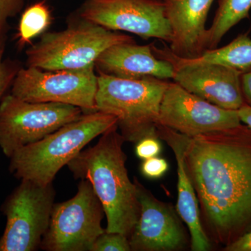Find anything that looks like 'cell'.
<instances>
[{
  "instance_id": "3957f363",
  "label": "cell",
  "mask_w": 251,
  "mask_h": 251,
  "mask_svg": "<svg viewBox=\"0 0 251 251\" xmlns=\"http://www.w3.org/2000/svg\"><path fill=\"white\" fill-rule=\"evenodd\" d=\"M117 126L116 117L102 111L85 112L36 143L10 157L9 171L20 180L47 186L63 167L94 138Z\"/></svg>"
},
{
  "instance_id": "484cf974",
  "label": "cell",
  "mask_w": 251,
  "mask_h": 251,
  "mask_svg": "<svg viewBox=\"0 0 251 251\" xmlns=\"http://www.w3.org/2000/svg\"><path fill=\"white\" fill-rule=\"evenodd\" d=\"M241 82L245 103L251 106V69L242 74Z\"/></svg>"
},
{
  "instance_id": "7402d4cb",
  "label": "cell",
  "mask_w": 251,
  "mask_h": 251,
  "mask_svg": "<svg viewBox=\"0 0 251 251\" xmlns=\"http://www.w3.org/2000/svg\"><path fill=\"white\" fill-rule=\"evenodd\" d=\"M135 144V154L140 159L145 160L158 156L161 153V144L158 137H145Z\"/></svg>"
},
{
  "instance_id": "30bf717a",
  "label": "cell",
  "mask_w": 251,
  "mask_h": 251,
  "mask_svg": "<svg viewBox=\"0 0 251 251\" xmlns=\"http://www.w3.org/2000/svg\"><path fill=\"white\" fill-rule=\"evenodd\" d=\"M81 16L110 30L171 41V28L163 0H87Z\"/></svg>"
},
{
  "instance_id": "5bb4252c",
  "label": "cell",
  "mask_w": 251,
  "mask_h": 251,
  "mask_svg": "<svg viewBox=\"0 0 251 251\" xmlns=\"http://www.w3.org/2000/svg\"><path fill=\"white\" fill-rule=\"evenodd\" d=\"M214 0H165L172 31L169 50L176 57L193 59L205 50L206 22Z\"/></svg>"
},
{
  "instance_id": "4316f807",
  "label": "cell",
  "mask_w": 251,
  "mask_h": 251,
  "mask_svg": "<svg viewBox=\"0 0 251 251\" xmlns=\"http://www.w3.org/2000/svg\"><path fill=\"white\" fill-rule=\"evenodd\" d=\"M238 114L242 123L251 128V106L244 104L242 108L238 110Z\"/></svg>"
},
{
  "instance_id": "ffe728a7",
  "label": "cell",
  "mask_w": 251,
  "mask_h": 251,
  "mask_svg": "<svg viewBox=\"0 0 251 251\" xmlns=\"http://www.w3.org/2000/svg\"><path fill=\"white\" fill-rule=\"evenodd\" d=\"M129 239L117 232H108L106 230L92 244L90 251H130Z\"/></svg>"
},
{
  "instance_id": "277c9868",
  "label": "cell",
  "mask_w": 251,
  "mask_h": 251,
  "mask_svg": "<svg viewBox=\"0 0 251 251\" xmlns=\"http://www.w3.org/2000/svg\"><path fill=\"white\" fill-rule=\"evenodd\" d=\"M156 78H122L100 72L96 109L116 117L125 142L156 136L160 107L169 85Z\"/></svg>"
},
{
  "instance_id": "9c48e42d",
  "label": "cell",
  "mask_w": 251,
  "mask_h": 251,
  "mask_svg": "<svg viewBox=\"0 0 251 251\" xmlns=\"http://www.w3.org/2000/svg\"><path fill=\"white\" fill-rule=\"evenodd\" d=\"M94 69L42 72L28 67L16 73L11 94L32 103L69 104L83 112L97 111L98 76Z\"/></svg>"
},
{
  "instance_id": "e0dca14e",
  "label": "cell",
  "mask_w": 251,
  "mask_h": 251,
  "mask_svg": "<svg viewBox=\"0 0 251 251\" xmlns=\"http://www.w3.org/2000/svg\"><path fill=\"white\" fill-rule=\"evenodd\" d=\"M251 10V0H219L214 21L206 30L205 50L217 48L229 30L249 18Z\"/></svg>"
},
{
  "instance_id": "7c38bea8",
  "label": "cell",
  "mask_w": 251,
  "mask_h": 251,
  "mask_svg": "<svg viewBox=\"0 0 251 251\" xmlns=\"http://www.w3.org/2000/svg\"><path fill=\"white\" fill-rule=\"evenodd\" d=\"M159 53L174 66L173 81L190 93L226 110H238L246 103L242 73L194 58H180L169 50H160Z\"/></svg>"
},
{
  "instance_id": "603a6c76",
  "label": "cell",
  "mask_w": 251,
  "mask_h": 251,
  "mask_svg": "<svg viewBox=\"0 0 251 251\" xmlns=\"http://www.w3.org/2000/svg\"><path fill=\"white\" fill-rule=\"evenodd\" d=\"M24 0H0V33L8 18L17 14Z\"/></svg>"
},
{
  "instance_id": "5b68a950",
  "label": "cell",
  "mask_w": 251,
  "mask_h": 251,
  "mask_svg": "<svg viewBox=\"0 0 251 251\" xmlns=\"http://www.w3.org/2000/svg\"><path fill=\"white\" fill-rule=\"evenodd\" d=\"M87 23L45 34L27 51L28 67L46 71L85 69L94 67L108 48L133 41L129 36Z\"/></svg>"
},
{
  "instance_id": "2e32d148",
  "label": "cell",
  "mask_w": 251,
  "mask_h": 251,
  "mask_svg": "<svg viewBox=\"0 0 251 251\" xmlns=\"http://www.w3.org/2000/svg\"><path fill=\"white\" fill-rule=\"evenodd\" d=\"M157 135L169 145L176 158L178 176L176 211L189 230L191 251H209L211 249V241L203 228L197 196L185 166L184 135L158 125Z\"/></svg>"
},
{
  "instance_id": "ba28073f",
  "label": "cell",
  "mask_w": 251,
  "mask_h": 251,
  "mask_svg": "<svg viewBox=\"0 0 251 251\" xmlns=\"http://www.w3.org/2000/svg\"><path fill=\"white\" fill-rule=\"evenodd\" d=\"M82 109L69 104L32 103L6 96L0 103V148L10 158L63 126L80 118Z\"/></svg>"
},
{
  "instance_id": "44dd1931",
  "label": "cell",
  "mask_w": 251,
  "mask_h": 251,
  "mask_svg": "<svg viewBox=\"0 0 251 251\" xmlns=\"http://www.w3.org/2000/svg\"><path fill=\"white\" fill-rule=\"evenodd\" d=\"M169 165L166 159L158 156L143 160L140 167L142 174L149 179H158L168 171Z\"/></svg>"
},
{
  "instance_id": "83f0119b",
  "label": "cell",
  "mask_w": 251,
  "mask_h": 251,
  "mask_svg": "<svg viewBox=\"0 0 251 251\" xmlns=\"http://www.w3.org/2000/svg\"><path fill=\"white\" fill-rule=\"evenodd\" d=\"M163 1H165V0H163Z\"/></svg>"
},
{
  "instance_id": "8992f818",
  "label": "cell",
  "mask_w": 251,
  "mask_h": 251,
  "mask_svg": "<svg viewBox=\"0 0 251 251\" xmlns=\"http://www.w3.org/2000/svg\"><path fill=\"white\" fill-rule=\"evenodd\" d=\"M21 183L6 198L1 211L6 218L0 251H35L49 227L55 199L52 184L29 180Z\"/></svg>"
},
{
  "instance_id": "52a82bcc",
  "label": "cell",
  "mask_w": 251,
  "mask_h": 251,
  "mask_svg": "<svg viewBox=\"0 0 251 251\" xmlns=\"http://www.w3.org/2000/svg\"><path fill=\"white\" fill-rule=\"evenodd\" d=\"M103 205L92 184L80 179L76 194L65 202L54 203L49 227L40 249L46 251H90L105 231Z\"/></svg>"
},
{
  "instance_id": "8fae6325",
  "label": "cell",
  "mask_w": 251,
  "mask_h": 251,
  "mask_svg": "<svg viewBox=\"0 0 251 251\" xmlns=\"http://www.w3.org/2000/svg\"><path fill=\"white\" fill-rule=\"evenodd\" d=\"M242 125L238 110L220 108L169 82L160 107L158 125L189 138Z\"/></svg>"
},
{
  "instance_id": "cb8c5ba5",
  "label": "cell",
  "mask_w": 251,
  "mask_h": 251,
  "mask_svg": "<svg viewBox=\"0 0 251 251\" xmlns=\"http://www.w3.org/2000/svg\"><path fill=\"white\" fill-rule=\"evenodd\" d=\"M15 74L16 72L3 61L2 50L0 48V99L16 76Z\"/></svg>"
},
{
  "instance_id": "ac0fdd59",
  "label": "cell",
  "mask_w": 251,
  "mask_h": 251,
  "mask_svg": "<svg viewBox=\"0 0 251 251\" xmlns=\"http://www.w3.org/2000/svg\"><path fill=\"white\" fill-rule=\"evenodd\" d=\"M194 59L224 66L243 74L251 69V39L247 34H240L227 45L206 50Z\"/></svg>"
},
{
  "instance_id": "6da1fadb",
  "label": "cell",
  "mask_w": 251,
  "mask_h": 251,
  "mask_svg": "<svg viewBox=\"0 0 251 251\" xmlns=\"http://www.w3.org/2000/svg\"><path fill=\"white\" fill-rule=\"evenodd\" d=\"M184 159L211 239L225 247L250 231L251 128L184 135Z\"/></svg>"
},
{
  "instance_id": "d4e9b609",
  "label": "cell",
  "mask_w": 251,
  "mask_h": 251,
  "mask_svg": "<svg viewBox=\"0 0 251 251\" xmlns=\"http://www.w3.org/2000/svg\"><path fill=\"white\" fill-rule=\"evenodd\" d=\"M225 251H251V229L224 247Z\"/></svg>"
},
{
  "instance_id": "9a60e30c",
  "label": "cell",
  "mask_w": 251,
  "mask_h": 251,
  "mask_svg": "<svg viewBox=\"0 0 251 251\" xmlns=\"http://www.w3.org/2000/svg\"><path fill=\"white\" fill-rule=\"evenodd\" d=\"M96 65L100 72L122 78L173 80L175 68L170 61L157 58L150 46L125 42L108 48Z\"/></svg>"
},
{
  "instance_id": "d6986e66",
  "label": "cell",
  "mask_w": 251,
  "mask_h": 251,
  "mask_svg": "<svg viewBox=\"0 0 251 251\" xmlns=\"http://www.w3.org/2000/svg\"><path fill=\"white\" fill-rule=\"evenodd\" d=\"M50 22V13L44 1L31 5L23 13L19 25V41L27 44L40 34Z\"/></svg>"
},
{
  "instance_id": "4fadbf2b",
  "label": "cell",
  "mask_w": 251,
  "mask_h": 251,
  "mask_svg": "<svg viewBox=\"0 0 251 251\" xmlns=\"http://www.w3.org/2000/svg\"><path fill=\"white\" fill-rule=\"evenodd\" d=\"M139 219L128 239L131 251H174L184 249L187 238L176 211L156 199L135 179Z\"/></svg>"
},
{
  "instance_id": "7a4b0ae2",
  "label": "cell",
  "mask_w": 251,
  "mask_h": 251,
  "mask_svg": "<svg viewBox=\"0 0 251 251\" xmlns=\"http://www.w3.org/2000/svg\"><path fill=\"white\" fill-rule=\"evenodd\" d=\"M114 127L101 135L98 143L81 151L68 163L75 179L90 181L103 205L105 230L129 238L139 219L136 186L130 181L123 150L125 140Z\"/></svg>"
}]
</instances>
